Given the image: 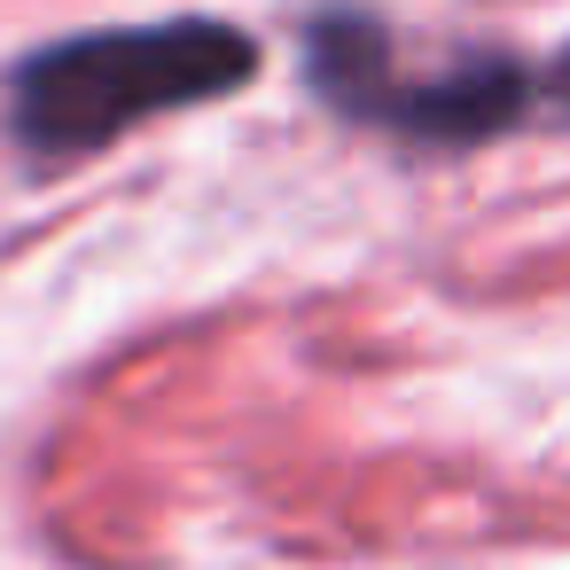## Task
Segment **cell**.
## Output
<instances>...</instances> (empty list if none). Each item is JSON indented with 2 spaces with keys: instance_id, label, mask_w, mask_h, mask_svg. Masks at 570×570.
<instances>
[{
  "instance_id": "obj_1",
  "label": "cell",
  "mask_w": 570,
  "mask_h": 570,
  "mask_svg": "<svg viewBox=\"0 0 570 570\" xmlns=\"http://www.w3.org/2000/svg\"><path fill=\"white\" fill-rule=\"evenodd\" d=\"M250 71H258V40L227 17L71 32L9 71V134L40 165H71L149 118L243 95Z\"/></svg>"
},
{
  "instance_id": "obj_2",
  "label": "cell",
  "mask_w": 570,
  "mask_h": 570,
  "mask_svg": "<svg viewBox=\"0 0 570 570\" xmlns=\"http://www.w3.org/2000/svg\"><path fill=\"white\" fill-rule=\"evenodd\" d=\"M305 79L352 126H383L422 149H476L531 110V71L515 56H469L445 71H399L391 32L375 17H313L305 24Z\"/></svg>"
},
{
  "instance_id": "obj_3",
  "label": "cell",
  "mask_w": 570,
  "mask_h": 570,
  "mask_svg": "<svg viewBox=\"0 0 570 570\" xmlns=\"http://www.w3.org/2000/svg\"><path fill=\"white\" fill-rule=\"evenodd\" d=\"M539 87H547V95H554V102H562V110H570V48H562V56H554V63H547V79H539Z\"/></svg>"
}]
</instances>
